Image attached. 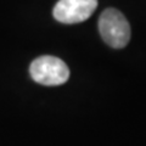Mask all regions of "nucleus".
Here are the masks:
<instances>
[{
	"label": "nucleus",
	"mask_w": 146,
	"mask_h": 146,
	"mask_svg": "<svg viewBox=\"0 0 146 146\" xmlns=\"http://www.w3.org/2000/svg\"><path fill=\"white\" fill-rule=\"evenodd\" d=\"M99 31L105 43L115 49H122L130 40V25L122 12L106 9L99 18Z\"/></svg>",
	"instance_id": "1"
},
{
	"label": "nucleus",
	"mask_w": 146,
	"mask_h": 146,
	"mask_svg": "<svg viewBox=\"0 0 146 146\" xmlns=\"http://www.w3.org/2000/svg\"><path fill=\"white\" fill-rule=\"evenodd\" d=\"M29 73L32 79L42 85L54 86L66 83L70 70L61 58L51 55H44L31 63Z\"/></svg>",
	"instance_id": "2"
},
{
	"label": "nucleus",
	"mask_w": 146,
	"mask_h": 146,
	"mask_svg": "<svg viewBox=\"0 0 146 146\" xmlns=\"http://www.w3.org/2000/svg\"><path fill=\"white\" fill-rule=\"evenodd\" d=\"M96 7L98 0H58L52 15L61 23L74 25L88 20Z\"/></svg>",
	"instance_id": "3"
}]
</instances>
